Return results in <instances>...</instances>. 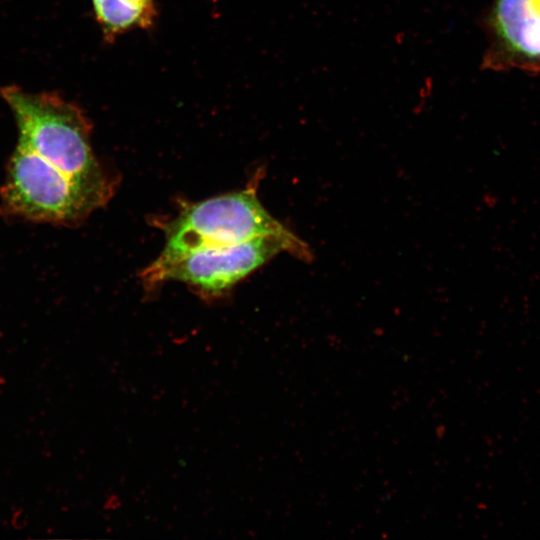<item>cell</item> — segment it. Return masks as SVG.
Masks as SVG:
<instances>
[{
    "label": "cell",
    "instance_id": "1",
    "mask_svg": "<svg viewBox=\"0 0 540 540\" xmlns=\"http://www.w3.org/2000/svg\"><path fill=\"white\" fill-rule=\"evenodd\" d=\"M16 120L23 144L106 204L115 180L96 158L92 125L84 111L55 92L32 93L15 86L0 88Z\"/></svg>",
    "mask_w": 540,
    "mask_h": 540
},
{
    "label": "cell",
    "instance_id": "2",
    "mask_svg": "<svg viewBox=\"0 0 540 540\" xmlns=\"http://www.w3.org/2000/svg\"><path fill=\"white\" fill-rule=\"evenodd\" d=\"M258 182L256 175L242 190L183 203L178 215L162 226L166 243L158 257L235 245L266 235L294 234L263 207L257 196Z\"/></svg>",
    "mask_w": 540,
    "mask_h": 540
},
{
    "label": "cell",
    "instance_id": "3",
    "mask_svg": "<svg viewBox=\"0 0 540 540\" xmlns=\"http://www.w3.org/2000/svg\"><path fill=\"white\" fill-rule=\"evenodd\" d=\"M106 203L21 143L6 165L0 212L18 220L76 226Z\"/></svg>",
    "mask_w": 540,
    "mask_h": 540
},
{
    "label": "cell",
    "instance_id": "4",
    "mask_svg": "<svg viewBox=\"0 0 540 540\" xmlns=\"http://www.w3.org/2000/svg\"><path fill=\"white\" fill-rule=\"evenodd\" d=\"M281 252L309 262L312 252L295 234L266 235L243 243L202 248L171 258L157 257L140 277L152 288L166 281H180L200 295L216 297Z\"/></svg>",
    "mask_w": 540,
    "mask_h": 540
},
{
    "label": "cell",
    "instance_id": "5",
    "mask_svg": "<svg viewBox=\"0 0 540 540\" xmlns=\"http://www.w3.org/2000/svg\"><path fill=\"white\" fill-rule=\"evenodd\" d=\"M481 68L540 76V0H492Z\"/></svg>",
    "mask_w": 540,
    "mask_h": 540
},
{
    "label": "cell",
    "instance_id": "6",
    "mask_svg": "<svg viewBox=\"0 0 540 540\" xmlns=\"http://www.w3.org/2000/svg\"><path fill=\"white\" fill-rule=\"evenodd\" d=\"M96 20L108 42L135 28L153 25L156 10L135 6L126 0H92Z\"/></svg>",
    "mask_w": 540,
    "mask_h": 540
},
{
    "label": "cell",
    "instance_id": "7",
    "mask_svg": "<svg viewBox=\"0 0 540 540\" xmlns=\"http://www.w3.org/2000/svg\"><path fill=\"white\" fill-rule=\"evenodd\" d=\"M126 1L141 8L156 10L153 0H126Z\"/></svg>",
    "mask_w": 540,
    "mask_h": 540
}]
</instances>
